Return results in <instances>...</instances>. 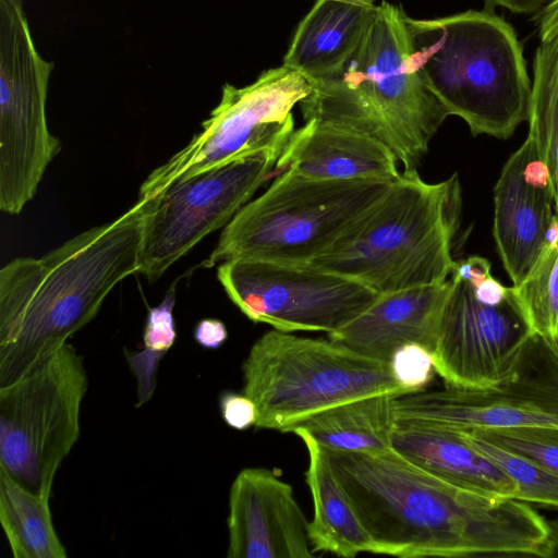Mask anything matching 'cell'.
I'll return each instance as SVG.
<instances>
[{
	"instance_id": "cell-1",
	"label": "cell",
	"mask_w": 558,
	"mask_h": 558,
	"mask_svg": "<svg viewBox=\"0 0 558 558\" xmlns=\"http://www.w3.org/2000/svg\"><path fill=\"white\" fill-rule=\"evenodd\" d=\"M322 449L375 554L548 557L547 520L527 502L462 488L393 449L376 453Z\"/></svg>"
},
{
	"instance_id": "cell-2",
	"label": "cell",
	"mask_w": 558,
	"mask_h": 558,
	"mask_svg": "<svg viewBox=\"0 0 558 558\" xmlns=\"http://www.w3.org/2000/svg\"><path fill=\"white\" fill-rule=\"evenodd\" d=\"M150 198L40 257L0 270V386L49 356L98 314L112 289L138 272Z\"/></svg>"
},
{
	"instance_id": "cell-3",
	"label": "cell",
	"mask_w": 558,
	"mask_h": 558,
	"mask_svg": "<svg viewBox=\"0 0 558 558\" xmlns=\"http://www.w3.org/2000/svg\"><path fill=\"white\" fill-rule=\"evenodd\" d=\"M299 105L304 121L328 122L380 141L403 170L417 169L449 117L416 69L407 13L385 0L342 70L313 83Z\"/></svg>"
},
{
	"instance_id": "cell-4",
	"label": "cell",
	"mask_w": 558,
	"mask_h": 558,
	"mask_svg": "<svg viewBox=\"0 0 558 558\" xmlns=\"http://www.w3.org/2000/svg\"><path fill=\"white\" fill-rule=\"evenodd\" d=\"M408 26L413 60L449 116L473 135L508 138L529 119L532 83L513 27L493 10H468Z\"/></svg>"
},
{
	"instance_id": "cell-5",
	"label": "cell",
	"mask_w": 558,
	"mask_h": 558,
	"mask_svg": "<svg viewBox=\"0 0 558 558\" xmlns=\"http://www.w3.org/2000/svg\"><path fill=\"white\" fill-rule=\"evenodd\" d=\"M462 208L459 177L428 183L403 170L388 193L312 267L359 281L379 294L446 281Z\"/></svg>"
},
{
	"instance_id": "cell-6",
	"label": "cell",
	"mask_w": 558,
	"mask_h": 558,
	"mask_svg": "<svg viewBox=\"0 0 558 558\" xmlns=\"http://www.w3.org/2000/svg\"><path fill=\"white\" fill-rule=\"evenodd\" d=\"M393 182L315 180L288 170L277 172L266 191L222 229L205 264L213 267L231 259L310 264L375 207Z\"/></svg>"
},
{
	"instance_id": "cell-7",
	"label": "cell",
	"mask_w": 558,
	"mask_h": 558,
	"mask_svg": "<svg viewBox=\"0 0 558 558\" xmlns=\"http://www.w3.org/2000/svg\"><path fill=\"white\" fill-rule=\"evenodd\" d=\"M243 393L255 403V427L281 433L340 403L381 393H411L390 362L357 353L330 339L269 330L243 364Z\"/></svg>"
},
{
	"instance_id": "cell-8",
	"label": "cell",
	"mask_w": 558,
	"mask_h": 558,
	"mask_svg": "<svg viewBox=\"0 0 558 558\" xmlns=\"http://www.w3.org/2000/svg\"><path fill=\"white\" fill-rule=\"evenodd\" d=\"M88 389L83 357L66 342L0 386V468L50 499L54 476L81 434Z\"/></svg>"
},
{
	"instance_id": "cell-9",
	"label": "cell",
	"mask_w": 558,
	"mask_h": 558,
	"mask_svg": "<svg viewBox=\"0 0 558 558\" xmlns=\"http://www.w3.org/2000/svg\"><path fill=\"white\" fill-rule=\"evenodd\" d=\"M311 92L307 78L283 64L265 70L244 87L225 84L202 131L148 174L138 198H150L174 182L248 155H281L295 131L293 108Z\"/></svg>"
},
{
	"instance_id": "cell-10",
	"label": "cell",
	"mask_w": 558,
	"mask_h": 558,
	"mask_svg": "<svg viewBox=\"0 0 558 558\" xmlns=\"http://www.w3.org/2000/svg\"><path fill=\"white\" fill-rule=\"evenodd\" d=\"M54 63L38 53L21 0H0V209L20 214L61 150L46 101Z\"/></svg>"
},
{
	"instance_id": "cell-11",
	"label": "cell",
	"mask_w": 558,
	"mask_h": 558,
	"mask_svg": "<svg viewBox=\"0 0 558 558\" xmlns=\"http://www.w3.org/2000/svg\"><path fill=\"white\" fill-rule=\"evenodd\" d=\"M395 411L398 422L453 430L558 426V348L532 333L496 386L425 388L397 397Z\"/></svg>"
},
{
	"instance_id": "cell-12",
	"label": "cell",
	"mask_w": 558,
	"mask_h": 558,
	"mask_svg": "<svg viewBox=\"0 0 558 558\" xmlns=\"http://www.w3.org/2000/svg\"><path fill=\"white\" fill-rule=\"evenodd\" d=\"M217 278L250 320L286 332H335L380 296L359 281L310 265L231 259L219 264Z\"/></svg>"
},
{
	"instance_id": "cell-13",
	"label": "cell",
	"mask_w": 558,
	"mask_h": 558,
	"mask_svg": "<svg viewBox=\"0 0 558 558\" xmlns=\"http://www.w3.org/2000/svg\"><path fill=\"white\" fill-rule=\"evenodd\" d=\"M280 154L262 151L170 184L150 197L140 270L159 279L209 233L225 228L276 171Z\"/></svg>"
},
{
	"instance_id": "cell-14",
	"label": "cell",
	"mask_w": 558,
	"mask_h": 558,
	"mask_svg": "<svg viewBox=\"0 0 558 558\" xmlns=\"http://www.w3.org/2000/svg\"><path fill=\"white\" fill-rule=\"evenodd\" d=\"M451 277L452 291L432 354L435 371L445 385L494 387L510 374L533 332L510 291L502 303L487 304L468 280L453 272Z\"/></svg>"
},
{
	"instance_id": "cell-15",
	"label": "cell",
	"mask_w": 558,
	"mask_h": 558,
	"mask_svg": "<svg viewBox=\"0 0 558 558\" xmlns=\"http://www.w3.org/2000/svg\"><path fill=\"white\" fill-rule=\"evenodd\" d=\"M493 235L513 286L537 262L555 216L549 169L533 138L508 158L494 190Z\"/></svg>"
},
{
	"instance_id": "cell-16",
	"label": "cell",
	"mask_w": 558,
	"mask_h": 558,
	"mask_svg": "<svg viewBox=\"0 0 558 558\" xmlns=\"http://www.w3.org/2000/svg\"><path fill=\"white\" fill-rule=\"evenodd\" d=\"M307 526L292 486L271 470L236 474L229 493L228 558H312Z\"/></svg>"
},
{
	"instance_id": "cell-17",
	"label": "cell",
	"mask_w": 558,
	"mask_h": 558,
	"mask_svg": "<svg viewBox=\"0 0 558 558\" xmlns=\"http://www.w3.org/2000/svg\"><path fill=\"white\" fill-rule=\"evenodd\" d=\"M452 287L450 275L444 282L380 294L355 319L328 333V339L386 362L408 343L421 344L433 354Z\"/></svg>"
},
{
	"instance_id": "cell-18",
	"label": "cell",
	"mask_w": 558,
	"mask_h": 558,
	"mask_svg": "<svg viewBox=\"0 0 558 558\" xmlns=\"http://www.w3.org/2000/svg\"><path fill=\"white\" fill-rule=\"evenodd\" d=\"M398 163L392 150L375 137L312 119L293 132L276 171L288 170L315 180L393 182L402 173Z\"/></svg>"
},
{
	"instance_id": "cell-19",
	"label": "cell",
	"mask_w": 558,
	"mask_h": 558,
	"mask_svg": "<svg viewBox=\"0 0 558 558\" xmlns=\"http://www.w3.org/2000/svg\"><path fill=\"white\" fill-rule=\"evenodd\" d=\"M391 448L412 463L462 488L499 498L519 497L517 483L457 430L397 421Z\"/></svg>"
},
{
	"instance_id": "cell-20",
	"label": "cell",
	"mask_w": 558,
	"mask_h": 558,
	"mask_svg": "<svg viewBox=\"0 0 558 558\" xmlns=\"http://www.w3.org/2000/svg\"><path fill=\"white\" fill-rule=\"evenodd\" d=\"M377 5L316 0L300 21L282 64L313 84L337 75L361 44Z\"/></svg>"
},
{
	"instance_id": "cell-21",
	"label": "cell",
	"mask_w": 558,
	"mask_h": 558,
	"mask_svg": "<svg viewBox=\"0 0 558 558\" xmlns=\"http://www.w3.org/2000/svg\"><path fill=\"white\" fill-rule=\"evenodd\" d=\"M293 433L302 439L308 454L305 481L313 499V519L307 530L313 550L344 558L375 554V545L320 445L303 429Z\"/></svg>"
},
{
	"instance_id": "cell-22",
	"label": "cell",
	"mask_w": 558,
	"mask_h": 558,
	"mask_svg": "<svg viewBox=\"0 0 558 558\" xmlns=\"http://www.w3.org/2000/svg\"><path fill=\"white\" fill-rule=\"evenodd\" d=\"M397 397L400 396L381 393L350 400L314 414L294 429H303L326 449L389 451L397 427Z\"/></svg>"
},
{
	"instance_id": "cell-23",
	"label": "cell",
	"mask_w": 558,
	"mask_h": 558,
	"mask_svg": "<svg viewBox=\"0 0 558 558\" xmlns=\"http://www.w3.org/2000/svg\"><path fill=\"white\" fill-rule=\"evenodd\" d=\"M0 521L14 558H66L53 525L49 498L0 468Z\"/></svg>"
},
{
	"instance_id": "cell-24",
	"label": "cell",
	"mask_w": 558,
	"mask_h": 558,
	"mask_svg": "<svg viewBox=\"0 0 558 558\" xmlns=\"http://www.w3.org/2000/svg\"><path fill=\"white\" fill-rule=\"evenodd\" d=\"M539 45L533 65L529 134L546 162L558 136V0L535 13Z\"/></svg>"
},
{
	"instance_id": "cell-25",
	"label": "cell",
	"mask_w": 558,
	"mask_h": 558,
	"mask_svg": "<svg viewBox=\"0 0 558 558\" xmlns=\"http://www.w3.org/2000/svg\"><path fill=\"white\" fill-rule=\"evenodd\" d=\"M533 333L556 344L558 338V218H553L546 244L524 280L509 288Z\"/></svg>"
},
{
	"instance_id": "cell-26",
	"label": "cell",
	"mask_w": 558,
	"mask_h": 558,
	"mask_svg": "<svg viewBox=\"0 0 558 558\" xmlns=\"http://www.w3.org/2000/svg\"><path fill=\"white\" fill-rule=\"evenodd\" d=\"M173 305L174 292L169 291L163 301L148 312L143 335V350H124L130 369L137 380L136 407H142L150 400L156 387L159 362L175 342Z\"/></svg>"
},
{
	"instance_id": "cell-27",
	"label": "cell",
	"mask_w": 558,
	"mask_h": 558,
	"mask_svg": "<svg viewBox=\"0 0 558 558\" xmlns=\"http://www.w3.org/2000/svg\"><path fill=\"white\" fill-rule=\"evenodd\" d=\"M477 452L500 466L518 485L519 500L558 510V475L481 437L457 430Z\"/></svg>"
},
{
	"instance_id": "cell-28",
	"label": "cell",
	"mask_w": 558,
	"mask_h": 558,
	"mask_svg": "<svg viewBox=\"0 0 558 558\" xmlns=\"http://www.w3.org/2000/svg\"><path fill=\"white\" fill-rule=\"evenodd\" d=\"M463 432H470L558 475V426H520Z\"/></svg>"
},
{
	"instance_id": "cell-29",
	"label": "cell",
	"mask_w": 558,
	"mask_h": 558,
	"mask_svg": "<svg viewBox=\"0 0 558 558\" xmlns=\"http://www.w3.org/2000/svg\"><path fill=\"white\" fill-rule=\"evenodd\" d=\"M390 366L396 380L411 393L425 389L436 373L432 353L417 343L399 348Z\"/></svg>"
},
{
	"instance_id": "cell-30",
	"label": "cell",
	"mask_w": 558,
	"mask_h": 558,
	"mask_svg": "<svg viewBox=\"0 0 558 558\" xmlns=\"http://www.w3.org/2000/svg\"><path fill=\"white\" fill-rule=\"evenodd\" d=\"M220 414L223 422L236 430L255 426L257 409L245 393L223 391L219 396Z\"/></svg>"
},
{
	"instance_id": "cell-31",
	"label": "cell",
	"mask_w": 558,
	"mask_h": 558,
	"mask_svg": "<svg viewBox=\"0 0 558 558\" xmlns=\"http://www.w3.org/2000/svg\"><path fill=\"white\" fill-rule=\"evenodd\" d=\"M193 336L202 348L216 350L228 339V330L221 320L204 318L195 326Z\"/></svg>"
},
{
	"instance_id": "cell-32",
	"label": "cell",
	"mask_w": 558,
	"mask_h": 558,
	"mask_svg": "<svg viewBox=\"0 0 558 558\" xmlns=\"http://www.w3.org/2000/svg\"><path fill=\"white\" fill-rule=\"evenodd\" d=\"M475 296L487 304H500L509 296V288L502 286L492 275L481 283L473 286Z\"/></svg>"
},
{
	"instance_id": "cell-33",
	"label": "cell",
	"mask_w": 558,
	"mask_h": 558,
	"mask_svg": "<svg viewBox=\"0 0 558 558\" xmlns=\"http://www.w3.org/2000/svg\"><path fill=\"white\" fill-rule=\"evenodd\" d=\"M485 9L505 8L513 13L532 14L538 12L549 0H483Z\"/></svg>"
},
{
	"instance_id": "cell-34",
	"label": "cell",
	"mask_w": 558,
	"mask_h": 558,
	"mask_svg": "<svg viewBox=\"0 0 558 558\" xmlns=\"http://www.w3.org/2000/svg\"><path fill=\"white\" fill-rule=\"evenodd\" d=\"M547 524L549 541V551L547 558H558V515L547 521Z\"/></svg>"
},
{
	"instance_id": "cell-35",
	"label": "cell",
	"mask_w": 558,
	"mask_h": 558,
	"mask_svg": "<svg viewBox=\"0 0 558 558\" xmlns=\"http://www.w3.org/2000/svg\"><path fill=\"white\" fill-rule=\"evenodd\" d=\"M347 1H354V2L374 4V0H347Z\"/></svg>"
},
{
	"instance_id": "cell-36",
	"label": "cell",
	"mask_w": 558,
	"mask_h": 558,
	"mask_svg": "<svg viewBox=\"0 0 558 558\" xmlns=\"http://www.w3.org/2000/svg\"><path fill=\"white\" fill-rule=\"evenodd\" d=\"M555 215H556V217L558 218V202H557V203H556V205H555Z\"/></svg>"
},
{
	"instance_id": "cell-37",
	"label": "cell",
	"mask_w": 558,
	"mask_h": 558,
	"mask_svg": "<svg viewBox=\"0 0 558 558\" xmlns=\"http://www.w3.org/2000/svg\"><path fill=\"white\" fill-rule=\"evenodd\" d=\"M556 345H557V348H558V338H557V341H556Z\"/></svg>"
}]
</instances>
